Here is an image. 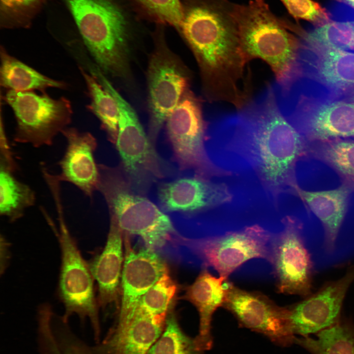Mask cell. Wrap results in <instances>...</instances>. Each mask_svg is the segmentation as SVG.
Returning a JSON list of instances; mask_svg holds the SVG:
<instances>
[{"instance_id": "1", "label": "cell", "mask_w": 354, "mask_h": 354, "mask_svg": "<svg viewBox=\"0 0 354 354\" xmlns=\"http://www.w3.org/2000/svg\"><path fill=\"white\" fill-rule=\"evenodd\" d=\"M237 109L221 122L230 133L228 148L251 165L277 201L296 183L295 169L305 152L304 139L281 110L273 85Z\"/></svg>"}, {"instance_id": "2", "label": "cell", "mask_w": 354, "mask_h": 354, "mask_svg": "<svg viewBox=\"0 0 354 354\" xmlns=\"http://www.w3.org/2000/svg\"><path fill=\"white\" fill-rule=\"evenodd\" d=\"M239 41L246 60L259 58L270 67L281 83L297 74L300 39L288 31L265 0L236 4Z\"/></svg>"}, {"instance_id": "3", "label": "cell", "mask_w": 354, "mask_h": 354, "mask_svg": "<svg viewBox=\"0 0 354 354\" xmlns=\"http://www.w3.org/2000/svg\"><path fill=\"white\" fill-rule=\"evenodd\" d=\"M98 191L107 204L111 218L123 232L139 236L146 248L156 251L178 234L170 218L147 198L135 192L122 170L98 165Z\"/></svg>"}, {"instance_id": "4", "label": "cell", "mask_w": 354, "mask_h": 354, "mask_svg": "<svg viewBox=\"0 0 354 354\" xmlns=\"http://www.w3.org/2000/svg\"><path fill=\"white\" fill-rule=\"evenodd\" d=\"M88 53L105 75H126L129 57L127 25L110 0H67Z\"/></svg>"}, {"instance_id": "5", "label": "cell", "mask_w": 354, "mask_h": 354, "mask_svg": "<svg viewBox=\"0 0 354 354\" xmlns=\"http://www.w3.org/2000/svg\"><path fill=\"white\" fill-rule=\"evenodd\" d=\"M57 210L59 228L56 233L61 251L58 295L64 308L62 317L66 321L73 315L77 316L83 323L88 320L95 339L99 341L100 326L94 281L88 264L82 257L65 224L62 206L57 207Z\"/></svg>"}, {"instance_id": "6", "label": "cell", "mask_w": 354, "mask_h": 354, "mask_svg": "<svg viewBox=\"0 0 354 354\" xmlns=\"http://www.w3.org/2000/svg\"><path fill=\"white\" fill-rule=\"evenodd\" d=\"M3 98L14 114L17 143L36 148L52 146L71 122V103L63 96L55 99L46 92L7 90Z\"/></svg>"}, {"instance_id": "7", "label": "cell", "mask_w": 354, "mask_h": 354, "mask_svg": "<svg viewBox=\"0 0 354 354\" xmlns=\"http://www.w3.org/2000/svg\"><path fill=\"white\" fill-rule=\"evenodd\" d=\"M272 234L258 225L223 235L198 238L178 236L175 243L188 249L206 267L215 269L227 279L246 261L262 258L268 262Z\"/></svg>"}, {"instance_id": "8", "label": "cell", "mask_w": 354, "mask_h": 354, "mask_svg": "<svg viewBox=\"0 0 354 354\" xmlns=\"http://www.w3.org/2000/svg\"><path fill=\"white\" fill-rule=\"evenodd\" d=\"M98 81L116 99L119 118L116 145L125 175L137 192H145L152 182L163 177L160 160L131 105L104 74Z\"/></svg>"}, {"instance_id": "9", "label": "cell", "mask_w": 354, "mask_h": 354, "mask_svg": "<svg viewBox=\"0 0 354 354\" xmlns=\"http://www.w3.org/2000/svg\"><path fill=\"white\" fill-rule=\"evenodd\" d=\"M168 135L175 158L181 170L209 179L230 175L210 159L205 146L206 125L200 104L190 92L183 95L166 120Z\"/></svg>"}, {"instance_id": "10", "label": "cell", "mask_w": 354, "mask_h": 354, "mask_svg": "<svg viewBox=\"0 0 354 354\" xmlns=\"http://www.w3.org/2000/svg\"><path fill=\"white\" fill-rule=\"evenodd\" d=\"M283 229L272 234L271 264L278 293L307 297L312 283V263L302 236V224L295 217L282 220Z\"/></svg>"}, {"instance_id": "11", "label": "cell", "mask_w": 354, "mask_h": 354, "mask_svg": "<svg viewBox=\"0 0 354 354\" xmlns=\"http://www.w3.org/2000/svg\"><path fill=\"white\" fill-rule=\"evenodd\" d=\"M223 307L230 312L240 326L264 334L280 346L295 343V337L287 306H280L264 294L246 291L226 281Z\"/></svg>"}, {"instance_id": "12", "label": "cell", "mask_w": 354, "mask_h": 354, "mask_svg": "<svg viewBox=\"0 0 354 354\" xmlns=\"http://www.w3.org/2000/svg\"><path fill=\"white\" fill-rule=\"evenodd\" d=\"M288 114V120L310 141L354 137V102L301 94Z\"/></svg>"}, {"instance_id": "13", "label": "cell", "mask_w": 354, "mask_h": 354, "mask_svg": "<svg viewBox=\"0 0 354 354\" xmlns=\"http://www.w3.org/2000/svg\"><path fill=\"white\" fill-rule=\"evenodd\" d=\"M148 79L150 112L148 137L154 145L163 124L184 94L188 79L173 57L161 51L156 52L150 60Z\"/></svg>"}, {"instance_id": "14", "label": "cell", "mask_w": 354, "mask_h": 354, "mask_svg": "<svg viewBox=\"0 0 354 354\" xmlns=\"http://www.w3.org/2000/svg\"><path fill=\"white\" fill-rule=\"evenodd\" d=\"M354 282V265L340 278L329 282L299 302L288 306L294 334L306 336L335 324L350 286Z\"/></svg>"}, {"instance_id": "15", "label": "cell", "mask_w": 354, "mask_h": 354, "mask_svg": "<svg viewBox=\"0 0 354 354\" xmlns=\"http://www.w3.org/2000/svg\"><path fill=\"white\" fill-rule=\"evenodd\" d=\"M157 194L164 211L187 213H197L229 203L233 197L226 184L197 176L162 183Z\"/></svg>"}, {"instance_id": "16", "label": "cell", "mask_w": 354, "mask_h": 354, "mask_svg": "<svg viewBox=\"0 0 354 354\" xmlns=\"http://www.w3.org/2000/svg\"><path fill=\"white\" fill-rule=\"evenodd\" d=\"M300 48L312 55L299 54L300 78H311L338 98L354 88V53L346 50L309 46L300 41Z\"/></svg>"}, {"instance_id": "17", "label": "cell", "mask_w": 354, "mask_h": 354, "mask_svg": "<svg viewBox=\"0 0 354 354\" xmlns=\"http://www.w3.org/2000/svg\"><path fill=\"white\" fill-rule=\"evenodd\" d=\"M61 134L66 145L59 162L60 172L58 177L60 181L74 185L92 200L99 181V167L94 157L96 140L90 132H82L75 127H68Z\"/></svg>"}, {"instance_id": "18", "label": "cell", "mask_w": 354, "mask_h": 354, "mask_svg": "<svg viewBox=\"0 0 354 354\" xmlns=\"http://www.w3.org/2000/svg\"><path fill=\"white\" fill-rule=\"evenodd\" d=\"M126 248L121 276L122 296L118 324L132 317L143 295L168 273L166 264L155 251L146 248L135 251L129 246Z\"/></svg>"}, {"instance_id": "19", "label": "cell", "mask_w": 354, "mask_h": 354, "mask_svg": "<svg viewBox=\"0 0 354 354\" xmlns=\"http://www.w3.org/2000/svg\"><path fill=\"white\" fill-rule=\"evenodd\" d=\"M167 317L151 315L137 308L131 318L117 324L101 343L97 354H147L161 335Z\"/></svg>"}, {"instance_id": "20", "label": "cell", "mask_w": 354, "mask_h": 354, "mask_svg": "<svg viewBox=\"0 0 354 354\" xmlns=\"http://www.w3.org/2000/svg\"><path fill=\"white\" fill-rule=\"evenodd\" d=\"M122 232L115 220L111 218L106 244L102 252L88 263L97 285V300L102 308H105L117 298L123 269Z\"/></svg>"}, {"instance_id": "21", "label": "cell", "mask_w": 354, "mask_h": 354, "mask_svg": "<svg viewBox=\"0 0 354 354\" xmlns=\"http://www.w3.org/2000/svg\"><path fill=\"white\" fill-rule=\"evenodd\" d=\"M351 190L348 183L325 191L304 190L296 183L291 189L290 192L299 197L321 221L324 232V246L328 251L334 249L346 213Z\"/></svg>"}, {"instance_id": "22", "label": "cell", "mask_w": 354, "mask_h": 354, "mask_svg": "<svg viewBox=\"0 0 354 354\" xmlns=\"http://www.w3.org/2000/svg\"><path fill=\"white\" fill-rule=\"evenodd\" d=\"M227 280L222 276L215 277L204 269L187 290L185 298L196 307L199 313V331L195 339L203 352L212 345V316L218 308L223 306Z\"/></svg>"}, {"instance_id": "23", "label": "cell", "mask_w": 354, "mask_h": 354, "mask_svg": "<svg viewBox=\"0 0 354 354\" xmlns=\"http://www.w3.org/2000/svg\"><path fill=\"white\" fill-rule=\"evenodd\" d=\"M43 308L37 314V340L39 354H97L71 330L62 316Z\"/></svg>"}, {"instance_id": "24", "label": "cell", "mask_w": 354, "mask_h": 354, "mask_svg": "<svg viewBox=\"0 0 354 354\" xmlns=\"http://www.w3.org/2000/svg\"><path fill=\"white\" fill-rule=\"evenodd\" d=\"M0 85L7 90L46 92L49 88L65 89L67 84L49 78L0 48Z\"/></svg>"}, {"instance_id": "25", "label": "cell", "mask_w": 354, "mask_h": 354, "mask_svg": "<svg viewBox=\"0 0 354 354\" xmlns=\"http://www.w3.org/2000/svg\"><path fill=\"white\" fill-rule=\"evenodd\" d=\"M16 170L0 163V214L11 223L23 217L36 201L34 191L18 179Z\"/></svg>"}, {"instance_id": "26", "label": "cell", "mask_w": 354, "mask_h": 354, "mask_svg": "<svg viewBox=\"0 0 354 354\" xmlns=\"http://www.w3.org/2000/svg\"><path fill=\"white\" fill-rule=\"evenodd\" d=\"M295 343L311 354H354V324L348 320L338 321L319 331L315 339L295 338Z\"/></svg>"}, {"instance_id": "27", "label": "cell", "mask_w": 354, "mask_h": 354, "mask_svg": "<svg viewBox=\"0 0 354 354\" xmlns=\"http://www.w3.org/2000/svg\"><path fill=\"white\" fill-rule=\"evenodd\" d=\"M79 69L90 99L88 107L99 119L109 141L116 144L119 118L118 104L113 96L92 75L81 66Z\"/></svg>"}, {"instance_id": "28", "label": "cell", "mask_w": 354, "mask_h": 354, "mask_svg": "<svg viewBox=\"0 0 354 354\" xmlns=\"http://www.w3.org/2000/svg\"><path fill=\"white\" fill-rule=\"evenodd\" d=\"M300 35L301 42L307 45L346 50L354 42V24L353 20L330 21Z\"/></svg>"}, {"instance_id": "29", "label": "cell", "mask_w": 354, "mask_h": 354, "mask_svg": "<svg viewBox=\"0 0 354 354\" xmlns=\"http://www.w3.org/2000/svg\"><path fill=\"white\" fill-rule=\"evenodd\" d=\"M195 338L181 330L173 313L168 314L164 330L147 354H202Z\"/></svg>"}, {"instance_id": "30", "label": "cell", "mask_w": 354, "mask_h": 354, "mask_svg": "<svg viewBox=\"0 0 354 354\" xmlns=\"http://www.w3.org/2000/svg\"><path fill=\"white\" fill-rule=\"evenodd\" d=\"M315 151L319 158L354 182V140L336 139L319 142Z\"/></svg>"}, {"instance_id": "31", "label": "cell", "mask_w": 354, "mask_h": 354, "mask_svg": "<svg viewBox=\"0 0 354 354\" xmlns=\"http://www.w3.org/2000/svg\"><path fill=\"white\" fill-rule=\"evenodd\" d=\"M176 290V284L167 273L143 295L137 308L152 315L166 317Z\"/></svg>"}, {"instance_id": "32", "label": "cell", "mask_w": 354, "mask_h": 354, "mask_svg": "<svg viewBox=\"0 0 354 354\" xmlns=\"http://www.w3.org/2000/svg\"><path fill=\"white\" fill-rule=\"evenodd\" d=\"M131 0L150 19L178 29L183 17L184 0Z\"/></svg>"}, {"instance_id": "33", "label": "cell", "mask_w": 354, "mask_h": 354, "mask_svg": "<svg viewBox=\"0 0 354 354\" xmlns=\"http://www.w3.org/2000/svg\"><path fill=\"white\" fill-rule=\"evenodd\" d=\"M47 0H0V24L4 28L27 27Z\"/></svg>"}, {"instance_id": "34", "label": "cell", "mask_w": 354, "mask_h": 354, "mask_svg": "<svg viewBox=\"0 0 354 354\" xmlns=\"http://www.w3.org/2000/svg\"><path fill=\"white\" fill-rule=\"evenodd\" d=\"M289 12L296 19L307 21L316 27L330 21L329 13L312 0H281Z\"/></svg>"}, {"instance_id": "35", "label": "cell", "mask_w": 354, "mask_h": 354, "mask_svg": "<svg viewBox=\"0 0 354 354\" xmlns=\"http://www.w3.org/2000/svg\"><path fill=\"white\" fill-rule=\"evenodd\" d=\"M10 244L4 236H0V273L2 275L7 267L10 261Z\"/></svg>"}, {"instance_id": "36", "label": "cell", "mask_w": 354, "mask_h": 354, "mask_svg": "<svg viewBox=\"0 0 354 354\" xmlns=\"http://www.w3.org/2000/svg\"><path fill=\"white\" fill-rule=\"evenodd\" d=\"M338 2L345 4L354 10V0H335Z\"/></svg>"}, {"instance_id": "37", "label": "cell", "mask_w": 354, "mask_h": 354, "mask_svg": "<svg viewBox=\"0 0 354 354\" xmlns=\"http://www.w3.org/2000/svg\"><path fill=\"white\" fill-rule=\"evenodd\" d=\"M346 94L348 95L347 100L354 102V88Z\"/></svg>"}, {"instance_id": "38", "label": "cell", "mask_w": 354, "mask_h": 354, "mask_svg": "<svg viewBox=\"0 0 354 354\" xmlns=\"http://www.w3.org/2000/svg\"><path fill=\"white\" fill-rule=\"evenodd\" d=\"M350 49L353 50H354V42H353V44L352 45Z\"/></svg>"}]
</instances>
